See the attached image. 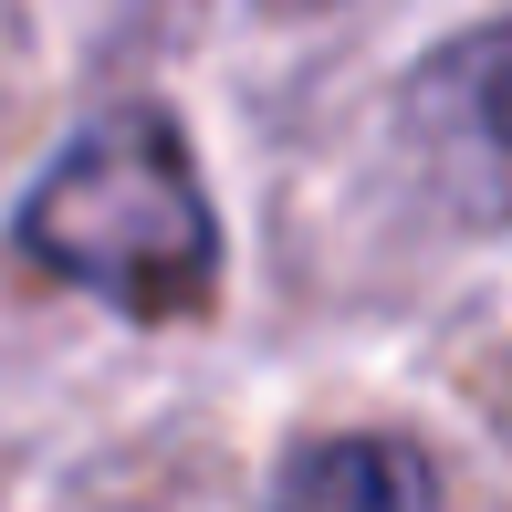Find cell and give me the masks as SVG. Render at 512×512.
I'll list each match as a JSON object with an SVG mask.
<instances>
[{"label":"cell","instance_id":"2","mask_svg":"<svg viewBox=\"0 0 512 512\" xmlns=\"http://www.w3.org/2000/svg\"><path fill=\"white\" fill-rule=\"evenodd\" d=\"M398 157L439 220L502 230L512 220V21L439 42L398 95Z\"/></svg>","mask_w":512,"mask_h":512},{"label":"cell","instance_id":"3","mask_svg":"<svg viewBox=\"0 0 512 512\" xmlns=\"http://www.w3.org/2000/svg\"><path fill=\"white\" fill-rule=\"evenodd\" d=\"M272 512H439V481L408 439L356 429V439H314V450L283 460L272 481Z\"/></svg>","mask_w":512,"mask_h":512},{"label":"cell","instance_id":"1","mask_svg":"<svg viewBox=\"0 0 512 512\" xmlns=\"http://www.w3.org/2000/svg\"><path fill=\"white\" fill-rule=\"evenodd\" d=\"M21 251L53 283L95 293L136 324L199 314L220 283V220H209V189L189 168V136L157 105L95 115L21 199Z\"/></svg>","mask_w":512,"mask_h":512},{"label":"cell","instance_id":"4","mask_svg":"<svg viewBox=\"0 0 512 512\" xmlns=\"http://www.w3.org/2000/svg\"><path fill=\"white\" fill-rule=\"evenodd\" d=\"M272 11H335V0H272Z\"/></svg>","mask_w":512,"mask_h":512}]
</instances>
